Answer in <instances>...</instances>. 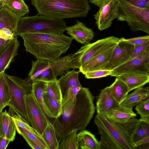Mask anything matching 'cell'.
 <instances>
[{
	"mask_svg": "<svg viewBox=\"0 0 149 149\" xmlns=\"http://www.w3.org/2000/svg\"><path fill=\"white\" fill-rule=\"evenodd\" d=\"M138 8H149V0H123Z\"/></svg>",
	"mask_w": 149,
	"mask_h": 149,
	"instance_id": "cell-44",
	"label": "cell"
},
{
	"mask_svg": "<svg viewBox=\"0 0 149 149\" xmlns=\"http://www.w3.org/2000/svg\"><path fill=\"white\" fill-rule=\"evenodd\" d=\"M23 39L26 51L37 59L55 61L65 53L72 39L64 34L27 32L19 35Z\"/></svg>",
	"mask_w": 149,
	"mask_h": 149,
	"instance_id": "cell-2",
	"label": "cell"
},
{
	"mask_svg": "<svg viewBox=\"0 0 149 149\" xmlns=\"http://www.w3.org/2000/svg\"><path fill=\"white\" fill-rule=\"evenodd\" d=\"M118 16L117 19L126 21L133 31H143L149 34V8L133 6L123 0H117Z\"/></svg>",
	"mask_w": 149,
	"mask_h": 149,
	"instance_id": "cell-6",
	"label": "cell"
},
{
	"mask_svg": "<svg viewBox=\"0 0 149 149\" xmlns=\"http://www.w3.org/2000/svg\"><path fill=\"white\" fill-rule=\"evenodd\" d=\"M124 82L130 91L143 87L149 82V75L136 72H127L116 77Z\"/></svg>",
	"mask_w": 149,
	"mask_h": 149,
	"instance_id": "cell-16",
	"label": "cell"
},
{
	"mask_svg": "<svg viewBox=\"0 0 149 149\" xmlns=\"http://www.w3.org/2000/svg\"><path fill=\"white\" fill-rule=\"evenodd\" d=\"M10 141L4 135L0 140V149H6Z\"/></svg>",
	"mask_w": 149,
	"mask_h": 149,
	"instance_id": "cell-46",
	"label": "cell"
},
{
	"mask_svg": "<svg viewBox=\"0 0 149 149\" xmlns=\"http://www.w3.org/2000/svg\"><path fill=\"white\" fill-rule=\"evenodd\" d=\"M4 76L10 96V99L8 106L30 124L27 111L26 97L32 92V83L26 79H23L5 72Z\"/></svg>",
	"mask_w": 149,
	"mask_h": 149,
	"instance_id": "cell-4",
	"label": "cell"
},
{
	"mask_svg": "<svg viewBox=\"0 0 149 149\" xmlns=\"http://www.w3.org/2000/svg\"><path fill=\"white\" fill-rule=\"evenodd\" d=\"M41 136L46 142L49 149H58L59 142L58 140L54 127L49 120Z\"/></svg>",
	"mask_w": 149,
	"mask_h": 149,
	"instance_id": "cell-27",
	"label": "cell"
},
{
	"mask_svg": "<svg viewBox=\"0 0 149 149\" xmlns=\"http://www.w3.org/2000/svg\"><path fill=\"white\" fill-rule=\"evenodd\" d=\"M148 54L149 42L134 46L132 54L128 61L135 58L144 56Z\"/></svg>",
	"mask_w": 149,
	"mask_h": 149,
	"instance_id": "cell-39",
	"label": "cell"
},
{
	"mask_svg": "<svg viewBox=\"0 0 149 149\" xmlns=\"http://www.w3.org/2000/svg\"><path fill=\"white\" fill-rule=\"evenodd\" d=\"M119 104L112 94L109 86H107L101 90L97 97L96 109L104 113Z\"/></svg>",
	"mask_w": 149,
	"mask_h": 149,
	"instance_id": "cell-17",
	"label": "cell"
},
{
	"mask_svg": "<svg viewBox=\"0 0 149 149\" xmlns=\"http://www.w3.org/2000/svg\"><path fill=\"white\" fill-rule=\"evenodd\" d=\"M109 87L112 94L119 104L129 92L125 84L117 77Z\"/></svg>",
	"mask_w": 149,
	"mask_h": 149,
	"instance_id": "cell-28",
	"label": "cell"
},
{
	"mask_svg": "<svg viewBox=\"0 0 149 149\" xmlns=\"http://www.w3.org/2000/svg\"><path fill=\"white\" fill-rule=\"evenodd\" d=\"M149 98V87H141L135 89L131 93L127 94L119 103L125 107L133 109L141 101Z\"/></svg>",
	"mask_w": 149,
	"mask_h": 149,
	"instance_id": "cell-18",
	"label": "cell"
},
{
	"mask_svg": "<svg viewBox=\"0 0 149 149\" xmlns=\"http://www.w3.org/2000/svg\"><path fill=\"white\" fill-rule=\"evenodd\" d=\"M120 40L118 38L107 45L100 52L82 65L79 71L84 74L87 72L103 69L110 61L114 50Z\"/></svg>",
	"mask_w": 149,
	"mask_h": 149,
	"instance_id": "cell-9",
	"label": "cell"
},
{
	"mask_svg": "<svg viewBox=\"0 0 149 149\" xmlns=\"http://www.w3.org/2000/svg\"><path fill=\"white\" fill-rule=\"evenodd\" d=\"M82 87V86H75L70 88L63 96L62 104L75 97Z\"/></svg>",
	"mask_w": 149,
	"mask_h": 149,
	"instance_id": "cell-43",
	"label": "cell"
},
{
	"mask_svg": "<svg viewBox=\"0 0 149 149\" xmlns=\"http://www.w3.org/2000/svg\"><path fill=\"white\" fill-rule=\"evenodd\" d=\"M13 39L9 35L6 29L0 30V56L4 51Z\"/></svg>",
	"mask_w": 149,
	"mask_h": 149,
	"instance_id": "cell-40",
	"label": "cell"
},
{
	"mask_svg": "<svg viewBox=\"0 0 149 149\" xmlns=\"http://www.w3.org/2000/svg\"><path fill=\"white\" fill-rule=\"evenodd\" d=\"M43 98L46 106L52 118L58 117L62 112V101L55 99L45 92Z\"/></svg>",
	"mask_w": 149,
	"mask_h": 149,
	"instance_id": "cell-29",
	"label": "cell"
},
{
	"mask_svg": "<svg viewBox=\"0 0 149 149\" xmlns=\"http://www.w3.org/2000/svg\"><path fill=\"white\" fill-rule=\"evenodd\" d=\"M44 92L55 99L62 101L63 95L57 78L47 82Z\"/></svg>",
	"mask_w": 149,
	"mask_h": 149,
	"instance_id": "cell-34",
	"label": "cell"
},
{
	"mask_svg": "<svg viewBox=\"0 0 149 149\" xmlns=\"http://www.w3.org/2000/svg\"><path fill=\"white\" fill-rule=\"evenodd\" d=\"M7 0H1L0 1V8L4 6L5 3Z\"/></svg>",
	"mask_w": 149,
	"mask_h": 149,
	"instance_id": "cell-50",
	"label": "cell"
},
{
	"mask_svg": "<svg viewBox=\"0 0 149 149\" xmlns=\"http://www.w3.org/2000/svg\"><path fill=\"white\" fill-rule=\"evenodd\" d=\"M38 14L54 19L82 17L91 10L88 0H31Z\"/></svg>",
	"mask_w": 149,
	"mask_h": 149,
	"instance_id": "cell-3",
	"label": "cell"
},
{
	"mask_svg": "<svg viewBox=\"0 0 149 149\" xmlns=\"http://www.w3.org/2000/svg\"><path fill=\"white\" fill-rule=\"evenodd\" d=\"M46 85V82L40 80L34 81L32 83V92L45 114L47 117L52 118V116L46 106L44 100V94Z\"/></svg>",
	"mask_w": 149,
	"mask_h": 149,
	"instance_id": "cell-25",
	"label": "cell"
},
{
	"mask_svg": "<svg viewBox=\"0 0 149 149\" xmlns=\"http://www.w3.org/2000/svg\"><path fill=\"white\" fill-rule=\"evenodd\" d=\"M77 131L75 130L72 132L63 139L58 149H79L77 139Z\"/></svg>",
	"mask_w": 149,
	"mask_h": 149,
	"instance_id": "cell-35",
	"label": "cell"
},
{
	"mask_svg": "<svg viewBox=\"0 0 149 149\" xmlns=\"http://www.w3.org/2000/svg\"><path fill=\"white\" fill-rule=\"evenodd\" d=\"M16 127L17 132L21 135H23L27 136L36 143L42 149H49L46 142L41 136L25 128L18 126H16Z\"/></svg>",
	"mask_w": 149,
	"mask_h": 149,
	"instance_id": "cell-36",
	"label": "cell"
},
{
	"mask_svg": "<svg viewBox=\"0 0 149 149\" xmlns=\"http://www.w3.org/2000/svg\"><path fill=\"white\" fill-rule=\"evenodd\" d=\"M50 61L41 59L32 60L31 68L26 79L32 83L37 80L47 82L57 79L50 68Z\"/></svg>",
	"mask_w": 149,
	"mask_h": 149,
	"instance_id": "cell-13",
	"label": "cell"
},
{
	"mask_svg": "<svg viewBox=\"0 0 149 149\" xmlns=\"http://www.w3.org/2000/svg\"><path fill=\"white\" fill-rule=\"evenodd\" d=\"M19 45V42L16 36L0 56V74L9 68L10 63L18 54Z\"/></svg>",
	"mask_w": 149,
	"mask_h": 149,
	"instance_id": "cell-19",
	"label": "cell"
},
{
	"mask_svg": "<svg viewBox=\"0 0 149 149\" xmlns=\"http://www.w3.org/2000/svg\"><path fill=\"white\" fill-rule=\"evenodd\" d=\"M103 113L108 119L119 122H124L136 116L132 109L125 107L119 104L108 112Z\"/></svg>",
	"mask_w": 149,
	"mask_h": 149,
	"instance_id": "cell-22",
	"label": "cell"
},
{
	"mask_svg": "<svg viewBox=\"0 0 149 149\" xmlns=\"http://www.w3.org/2000/svg\"><path fill=\"white\" fill-rule=\"evenodd\" d=\"M1 0H0V1Z\"/></svg>",
	"mask_w": 149,
	"mask_h": 149,
	"instance_id": "cell-53",
	"label": "cell"
},
{
	"mask_svg": "<svg viewBox=\"0 0 149 149\" xmlns=\"http://www.w3.org/2000/svg\"><path fill=\"white\" fill-rule=\"evenodd\" d=\"M27 109L30 125L41 136L46 127L49 119L31 93L26 97Z\"/></svg>",
	"mask_w": 149,
	"mask_h": 149,
	"instance_id": "cell-8",
	"label": "cell"
},
{
	"mask_svg": "<svg viewBox=\"0 0 149 149\" xmlns=\"http://www.w3.org/2000/svg\"><path fill=\"white\" fill-rule=\"evenodd\" d=\"M120 39L122 41L134 45V46L149 42V35L128 39H126L124 38H122Z\"/></svg>",
	"mask_w": 149,
	"mask_h": 149,
	"instance_id": "cell-42",
	"label": "cell"
},
{
	"mask_svg": "<svg viewBox=\"0 0 149 149\" xmlns=\"http://www.w3.org/2000/svg\"><path fill=\"white\" fill-rule=\"evenodd\" d=\"M148 136L149 123L140 120L136 129L130 137L131 143L133 147V145L136 143Z\"/></svg>",
	"mask_w": 149,
	"mask_h": 149,
	"instance_id": "cell-32",
	"label": "cell"
},
{
	"mask_svg": "<svg viewBox=\"0 0 149 149\" xmlns=\"http://www.w3.org/2000/svg\"><path fill=\"white\" fill-rule=\"evenodd\" d=\"M4 72L0 74V106L3 109L8 106L10 99L8 88L4 77Z\"/></svg>",
	"mask_w": 149,
	"mask_h": 149,
	"instance_id": "cell-33",
	"label": "cell"
},
{
	"mask_svg": "<svg viewBox=\"0 0 149 149\" xmlns=\"http://www.w3.org/2000/svg\"><path fill=\"white\" fill-rule=\"evenodd\" d=\"M94 15L98 29L102 31L110 27L113 20L118 16L117 0H110L104 3Z\"/></svg>",
	"mask_w": 149,
	"mask_h": 149,
	"instance_id": "cell-11",
	"label": "cell"
},
{
	"mask_svg": "<svg viewBox=\"0 0 149 149\" xmlns=\"http://www.w3.org/2000/svg\"><path fill=\"white\" fill-rule=\"evenodd\" d=\"M8 113L14 122L16 126L25 128L32 133L38 134L35 130L29 125V124L25 119L18 115L15 114L14 111L10 107L9 109Z\"/></svg>",
	"mask_w": 149,
	"mask_h": 149,
	"instance_id": "cell-38",
	"label": "cell"
},
{
	"mask_svg": "<svg viewBox=\"0 0 149 149\" xmlns=\"http://www.w3.org/2000/svg\"><path fill=\"white\" fill-rule=\"evenodd\" d=\"M67 26L62 19L37 15L22 17L19 21L15 35L27 32H36L53 34H63Z\"/></svg>",
	"mask_w": 149,
	"mask_h": 149,
	"instance_id": "cell-5",
	"label": "cell"
},
{
	"mask_svg": "<svg viewBox=\"0 0 149 149\" xmlns=\"http://www.w3.org/2000/svg\"><path fill=\"white\" fill-rule=\"evenodd\" d=\"M14 122L6 110L0 114V138L4 135L10 141H14L16 133Z\"/></svg>",
	"mask_w": 149,
	"mask_h": 149,
	"instance_id": "cell-20",
	"label": "cell"
},
{
	"mask_svg": "<svg viewBox=\"0 0 149 149\" xmlns=\"http://www.w3.org/2000/svg\"><path fill=\"white\" fill-rule=\"evenodd\" d=\"M66 31L72 39L84 45L90 43L94 36V33L91 29L87 27L77 20L74 25L67 26Z\"/></svg>",
	"mask_w": 149,
	"mask_h": 149,
	"instance_id": "cell-15",
	"label": "cell"
},
{
	"mask_svg": "<svg viewBox=\"0 0 149 149\" xmlns=\"http://www.w3.org/2000/svg\"><path fill=\"white\" fill-rule=\"evenodd\" d=\"M127 72L149 75V54L129 60L112 70L111 76L116 77Z\"/></svg>",
	"mask_w": 149,
	"mask_h": 149,
	"instance_id": "cell-12",
	"label": "cell"
},
{
	"mask_svg": "<svg viewBox=\"0 0 149 149\" xmlns=\"http://www.w3.org/2000/svg\"><path fill=\"white\" fill-rule=\"evenodd\" d=\"M4 6L21 17H23L29 12V7L24 0H7Z\"/></svg>",
	"mask_w": 149,
	"mask_h": 149,
	"instance_id": "cell-30",
	"label": "cell"
},
{
	"mask_svg": "<svg viewBox=\"0 0 149 149\" xmlns=\"http://www.w3.org/2000/svg\"><path fill=\"white\" fill-rule=\"evenodd\" d=\"M118 38L111 36L81 47L73 54L63 56L66 70L79 68L100 52L107 45Z\"/></svg>",
	"mask_w": 149,
	"mask_h": 149,
	"instance_id": "cell-7",
	"label": "cell"
},
{
	"mask_svg": "<svg viewBox=\"0 0 149 149\" xmlns=\"http://www.w3.org/2000/svg\"><path fill=\"white\" fill-rule=\"evenodd\" d=\"M79 149H101L99 141L95 136L88 130H84L77 134Z\"/></svg>",
	"mask_w": 149,
	"mask_h": 149,
	"instance_id": "cell-24",
	"label": "cell"
},
{
	"mask_svg": "<svg viewBox=\"0 0 149 149\" xmlns=\"http://www.w3.org/2000/svg\"><path fill=\"white\" fill-rule=\"evenodd\" d=\"M111 72V70L103 69L88 72L84 75L86 79H96L110 75Z\"/></svg>",
	"mask_w": 149,
	"mask_h": 149,
	"instance_id": "cell-41",
	"label": "cell"
},
{
	"mask_svg": "<svg viewBox=\"0 0 149 149\" xmlns=\"http://www.w3.org/2000/svg\"><path fill=\"white\" fill-rule=\"evenodd\" d=\"M3 109L0 106V114L2 112Z\"/></svg>",
	"mask_w": 149,
	"mask_h": 149,
	"instance_id": "cell-51",
	"label": "cell"
},
{
	"mask_svg": "<svg viewBox=\"0 0 149 149\" xmlns=\"http://www.w3.org/2000/svg\"><path fill=\"white\" fill-rule=\"evenodd\" d=\"M22 136L29 146L33 149H42L34 141L28 138L25 136Z\"/></svg>",
	"mask_w": 149,
	"mask_h": 149,
	"instance_id": "cell-45",
	"label": "cell"
},
{
	"mask_svg": "<svg viewBox=\"0 0 149 149\" xmlns=\"http://www.w3.org/2000/svg\"><path fill=\"white\" fill-rule=\"evenodd\" d=\"M22 17L13 13L4 6L0 8V30L8 29L15 34L18 23Z\"/></svg>",
	"mask_w": 149,
	"mask_h": 149,
	"instance_id": "cell-21",
	"label": "cell"
},
{
	"mask_svg": "<svg viewBox=\"0 0 149 149\" xmlns=\"http://www.w3.org/2000/svg\"><path fill=\"white\" fill-rule=\"evenodd\" d=\"M149 149V143H147L139 146L136 147V149Z\"/></svg>",
	"mask_w": 149,
	"mask_h": 149,
	"instance_id": "cell-49",
	"label": "cell"
},
{
	"mask_svg": "<svg viewBox=\"0 0 149 149\" xmlns=\"http://www.w3.org/2000/svg\"><path fill=\"white\" fill-rule=\"evenodd\" d=\"M135 106V109L141 117L140 119L149 123V98L141 101Z\"/></svg>",
	"mask_w": 149,
	"mask_h": 149,
	"instance_id": "cell-37",
	"label": "cell"
},
{
	"mask_svg": "<svg viewBox=\"0 0 149 149\" xmlns=\"http://www.w3.org/2000/svg\"><path fill=\"white\" fill-rule=\"evenodd\" d=\"M110 0H89V2L100 7L104 3Z\"/></svg>",
	"mask_w": 149,
	"mask_h": 149,
	"instance_id": "cell-48",
	"label": "cell"
},
{
	"mask_svg": "<svg viewBox=\"0 0 149 149\" xmlns=\"http://www.w3.org/2000/svg\"><path fill=\"white\" fill-rule=\"evenodd\" d=\"M94 123L111 136L121 146L123 149H134L130 140L123 135L101 111L96 110Z\"/></svg>",
	"mask_w": 149,
	"mask_h": 149,
	"instance_id": "cell-10",
	"label": "cell"
},
{
	"mask_svg": "<svg viewBox=\"0 0 149 149\" xmlns=\"http://www.w3.org/2000/svg\"><path fill=\"white\" fill-rule=\"evenodd\" d=\"M134 46L120 40L114 50L112 56L104 69L112 70L127 62L131 57Z\"/></svg>",
	"mask_w": 149,
	"mask_h": 149,
	"instance_id": "cell-14",
	"label": "cell"
},
{
	"mask_svg": "<svg viewBox=\"0 0 149 149\" xmlns=\"http://www.w3.org/2000/svg\"><path fill=\"white\" fill-rule=\"evenodd\" d=\"M94 97L89 89L82 87L76 96L62 104V112L52 123L60 142L69 134L85 130L96 109Z\"/></svg>",
	"mask_w": 149,
	"mask_h": 149,
	"instance_id": "cell-1",
	"label": "cell"
},
{
	"mask_svg": "<svg viewBox=\"0 0 149 149\" xmlns=\"http://www.w3.org/2000/svg\"><path fill=\"white\" fill-rule=\"evenodd\" d=\"M80 72L75 69L68 71L58 79L63 96L70 88L75 86H82L79 79Z\"/></svg>",
	"mask_w": 149,
	"mask_h": 149,
	"instance_id": "cell-23",
	"label": "cell"
},
{
	"mask_svg": "<svg viewBox=\"0 0 149 149\" xmlns=\"http://www.w3.org/2000/svg\"><path fill=\"white\" fill-rule=\"evenodd\" d=\"M149 143V136L145 137L137 141L133 145L134 149L143 145Z\"/></svg>",
	"mask_w": 149,
	"mask_h": 149,
	"instance_id": "cell-47",
	"label": "cell"
},
{
	"mask_svg": "<svg viewBox=\"0 0 149 149\" xmlns=\"http://www.w3.org/2000/svg\"><path fill=\"white\" fill-rule=\"evenodd\" d=\"M130 141V137L136 129L140 120L134 117L122 122L108 119ZM131 143V142H130Z\"/></svg>",
	"mask_w": 149,
	"mask_h": 149,
	"instance_id": "cell-26",
	"label": "cell"
},
{
	"mask_svg": "<svg viewBox=\"0 0 149 149\" xmlns=\"http://www.w3.org/2000/svg\"><path fill=\"white\" fill-rule=\"evenodd\" d=\"M100 135L99 141L101 149H123L121 146L111 136L99 127H97Z\"/></svg>",
	"mask_w": 149,
	"mask_h": 149,
	"instance_id": "cell-31",
	"label": "cell"
},
{
	"mask_svg": "<svg viewBox=\"0 0 149 149\" xmlns=\"http://www.w3.org/2000/svg\"><path fill=\"white\" fill-rule=\"evenodd\" d=\"M1 138H2V137H1ZM1 138H0V139H1Z\"/></svg>",
	"mask_w": 149,
	"mask_h": 149,
	"instance_id": "cell-52",
	"label": "cell"
}]
</instances>
